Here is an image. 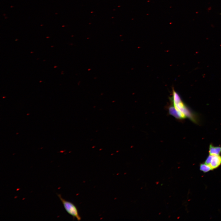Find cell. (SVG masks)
I'll list each match as a JSON object with an SVG mask.
<instances>
[{"instance_id": "3957f363", "label": "cell", "mask_w": 221, "mask_h": 221, "mask_svg": "<svg viewBox=\"0 0 221 221\" xmlns=\"http://www.w3.org/2000/svg\"><path fill=\"white\" fill-rule=\"evenodd\" d=\"M211 155V161L209 165L213 170L218 168L221 165V156L219 155Z\"/></svg>"}, {"instance_id": "277c9868", "label": "cell", "mask_w": 221, "mask_h": 221, "mask_svg": "<svg viewBox=\"0 0 221 221\" xmlns=\"http://www.w3.org/2000/svg\"><path fill=\"white\" fill-rule=\"evenodd\" d=\"M209 155H219L221 153V147L215 146L212 144L209 145Z\"/></svg>"}, {"instance_id": "5b68a950", "label": "cell", "mask_w": 221, "mask_h": 221, "mask_svg": "<svg viewBox=\"0 0 221 221\" xmlns=\"http://www.w3.org/2000/svg\"><path fill=\"white\" fill-rule=\"evenodd\" d=\"M200 169L201 171L204 173H207L213 170L209 165L205 163H201L200 164Z\"/></svg>"}, {"instance_id": "6da1fadb", "label": "cell", "mask_w": 221, "mask_h": 221, "mask_svg": "<svg viewBox=\"0 0 221 221\" xmlns=\"http://www.w3.org/2000/svg\"><path fill=\"white\" fill-rule=\"evenodd\" d=\"M169 100L170 104L168 109L170 115L178 119L188 118L194 122H197L194 114L183 102L179 94L173 88Z\"/></svg>"}, {"instance_id": "7a4b0ae2", "label": "cell", "mask_w": 221, "mask_h": 221, "mask_svg": "<svg viewBox=\"0 0 221 221\" xmlns=\"http://www.w3.org/2000/svg\"><path fill=\"white\" fill-rule=\"evenodd\" d=\"M57 195L67 213L72 215L74 219L76 218L77 220H80L81 218L79 214L77 208L75 205L72 202L64 199L60 194H57Z\"/></svg>"}]
</instances>
